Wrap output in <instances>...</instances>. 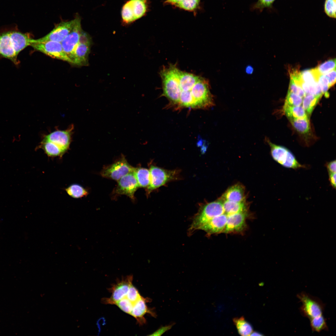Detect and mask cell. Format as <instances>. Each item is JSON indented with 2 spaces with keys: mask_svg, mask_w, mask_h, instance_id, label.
<instances>
[{
  "mask_svg": "<svg viewBox=\"0 0 336 336\" xmlns=\"http://www.w3.org/2000/svg\"><path fill=\"white\" fill-rule=\"evenodd\" d=\"M75 18V22L72 29L61 42L64 52L69 58L78 44L83 31L80 17L77 16Z\"/></svg>",
  "mask_w": 336,
  "mask_h": 336,
  "instance_id": "obj_10",
  "label": "cell"
},
{
  "mask_svg": "<svg viewBox=\"0 0 336 336\" xmlns=\"http://www.w3.org/2000/svg\"><path fill=\"white\" fill-rule=\"evenodd\" d=\"M321 95L306 94L303 98L302 106L307 115H310L322 97Z\"/></svg>",
  "mask_w": 336,
  "mask_h": 336,
  "instance_id": "obj_23",
  "label": "cell"
},
{
  "mask_svg": "<svg viewBox=\"0 0 336 336\" xmlns=\"http://www.w3.org/2000/svg\"><path fill=\"white\" fill-rule=\"evenodd\" d=\"M118 181L115 193L119 195H125L134 199V193L139 186L134 171L124 176Z\"/></svg>",
  "mask_w": 336,
  "mask_h": 336,
  "instance_id": "obj_11",
  "label": "cell"
},
{
  "mask_svg": "<svg viewBox=\"0 0 336 336\" xmlns=\"http://www.w3.org/2000/svg\"><path fill=\"white\" fill-rule=\"evenodd\" d=\"M150 183L147 191L149 193L153 190L161 187L169 181L175 179L177 171L168 170L152 166L150 169Z\"/></svg>",
  "mask_w": 336,
  "mask_h": 336,
  "instance_id": "obj_6",
  "label": "cell"
},
{
  "mask_svg": "<svg viewBox=\"0 0 336 336\" xmlns=\"http://www.w3.org/2000/svg\"><path fill=\"white\" fill-rule=\"evenodd\" d=\"M92 44V39L90 35L83 31L78 44L70 57L72 64L78 66H87Z\"/></svg>",
  "mask_w": 336,
  "mask_h": 336,
  "instance_id": "obj_5",
  "label": "cell"
},
{
  "mask_svg": "<svg viewBox=\"0 0 336 336\" xmlns=\"http://www.w3.org/2000/svg\"><path fill=\"white\" fill-rule=\"evenodd\" d=\"M294 82L297 86L301 87L306 94L321 96L323 95L318 82L313 84H308L301 80Z\"/></svg>",
  "mask_w": 336,
  "mask_h": 336,
  "instance_id": "obj_26",
  "label": "cell"
},
{
  "mask_svg": "<svg viewBox=\"0 0 336 336\" xmlns=\"http://www.w3.org/2000/svg\"><path fill=\"white\" fill-rule=\"evenodd\" d=\"M324 75L328 79L330 87L333 86L336 82V69Z\"/></svg>",
  "mask_w": 336,
  "mask_h": 336,
  "instance_id": "obj_37",
  "label": "cell"
},
{
  "mask_svg": "<svg viewBox=\"0 0 336 336\" xmlns=\"http://www.w3.org/2000/svg\"><path fill=\"white\" fill-rule=\"evenodd\" d=\"M125 313L130 314L134 304L126 296L123 297L115 304Z\"/></svg>",
  "mask_w": 336,
  "mask_h": 336,
  "instance_id": "obj_32",
  "label": "cell"
},
{
  "mask_svg": "<svg viewBox=\"0 0 336 336\" xmlns=\"http://www.w3.org/2000/svg\"><path fill=\"white\" fill-rule=\"evenodd\" d=\"M135 168L128 164L124 157L122 156L112 164L105 167L100 174L104 177L118 181L124 176L134 171Z\"/></svg>",
  "mask_w": 336,
  "mask_h": 336,
  "instance_id": "obj_7",
  "label": "cell"
},
{
  "mask_svg": "<svg viewBox=\"0 0 336 336\" xmlns=\"http://www.w3.org/2000/svg\"><path fill=\"white\" fill-rule=\"evenodd\" d=\"M266 140L271 149V153L273 159L283 167L295 170L306 168L298 161L292 153L286 147L271 142L268 139Z\"/></svg>",
  "mask_w": 336,
  "mask_h": 336,
  "instance_id": "obj_2",
  "label": "cell"
},
{
  "mask_svg": "<svg viewBox=\"0 0 336 336\" xmlns=\"http://www.w3.org/2000/svg\"><path fill=\"white\" fill-rule=\"evenodd\" d=\"M67 194L74 198H79L86 196L87 191L81 185L76 184H72L65 189Z\"/></svg>",
  "mask_w": 336,
  "mask_h": 336,
  "instance_id": "obj_25",
  "label": "cell"
},
{
  "mask_svg": "<svg viewBox=\"0 0 336 336\" xmlns=\"http://www.w3.org/2000/svg\"><path fill=\"white\" fill-rule=\"evenodd\" d=\"M288 91L294 93L303 98L306 95L303 89L297 86L290 79Z\"/></svg>",
  "mask_w": 336,
  "mask_h": 336,
  "instance_id": "obj_36",
  "label": "cell"
},
{
  "mask_svg": "<svg viewBox=\"0 0 336 336\" xmlns=\"http://www.w3.org/2000/svg\"><path fill=\"white\" fill-rule=\"evenodd\" d=\"M283 110L288 119L303 118L308 116L302 106H290L284 105Z\"/></svg>",
  "mask_w": 336,
  "mask_h": 336,
  "instance_id": "obj_22",
  "label": "cell"
},
{
  "mask_svg": "<svg viewBox=\"0 0 336 336\" xmlns=\"http://www.w3.org/2000/svg\"><path fill=\"white\" fill-rule=\"evenodd\" d=\"M18 55L15 51L10 31L0 33V59H8L17 65L20 63L17 59Z\"/></svg>",
  "mask_w": 336,
  "mask_h": 336,
  "instance_id": "obj_12",
  "label": "cell"
},
{
  "mask_svg": "<svg viewBox=\"0 0 336 336\" xmlns=\"http://www.w3.org/2000/svg\"><path fill=\"white\" fill-rule=\"evenodd\" d=\"M335 58L328 60L319 65L316 69L320 74H324L336 69Z\"/></svg>",
  "mask_w": 336,
  "mask_h": 336,
  "instance_id": "obj_29",
  "label": "cell"
},
{
  "mask_svg": "<svg viewBox=\"0 0 336 336\" xmlns=\"http://www.w3.org/2000/svg\"><path fill=\"white\" fill-rule=\"evenodd\" d=\"M172 325L167 326L164 327H162L161 328H160L157 331L153 333L152 334L150 335V336H161V334L165 333L166 331L169 330L170 329Z\"/></svg>",
  "mask_w": 336,
  "mask_h": 336,
  "instance_id": "obj_39",
  "label": "cell"
},
{
  "mask_svg": "<svg viewBox=\"0 0 336 336\" xmlns=\"http://www.w3.org/2000/svg\"><path fill=\"white\" fill-rule=\"evenodd\" d=\"M162 95L169 100V107L196 109L206 96L209 88L208 80L182 71L175 64L164 67L160 72Z\"/></svg>",
  "mask_w": 336,
  "mask_h": 336,
  "instance_id": "obj_1",
  "label": "cell"
},
{
  "mask_svg": "<svg viewBox=\"0 0 336 336\" xmlns=\"http://www.w3.org/2000/svg\"><path fill=\"white\" fill-rule=\"evenodd\" d=\"M253 71V69L251 67L248 66L246 68V72L249 73H251Z\"/></svg>",
  "mask_w": 336,
  "mask_h": 336,
  "instance_id": "obj_42",
  "label": "cell"
},
{
  "mask_svg": "<svg viewBox=\"0 0 336 336\" xmlns=\"http://www.w3.org/2000/svg\"><path fill=\"white\" fill-rule=\"evenodd\" d=\"M275 0H258L252 7L254 10L261 12L264 9L271 7Z\"/></svg>",
  "mask_w": 336,
  "mask_h": 336,
  "instance_id": "obj_34",
  "label": "cell"
},
{
  "mask_svg": "<svg viewBox=\"0 0 336 336\" xmlns=\"http://www.w3.org/2000/svg\"><path fill=\"white\" fill-rule=\"evenodd\" d=\"M125 296L134 304L142 297L137 289L132 284L129 288Z\"/></svg>",
  "mask_w": 336,
  "mask_h": 336,
  "instance_id": "obj_33",
  "label": "cell"
},
{
  "mask_svg": "<svg viewBox=\"0 0 336 336\" xmlns=\"http://www.w3.org/2000/svg\"><path fill=\"white\" fill-rule=\"evenodd\" d=\"M30 46L52 58L72 63L71 59L64 52L61 42L50 40L37 42L33 39Z\"/></svg>",
  "mask_w": 336,
  "mask_h": 336,
  "instance_id": "obj_4",
  "label": "cell"
},
{
  "mask_svg": "<svg viewBox=\"0 0 336 336\" xmlns=\"http://www.w3.org/2000/svg\"><path fill=\"white\" fill-rule=\"evenodd\" d=\"M336 160L327 162L325 164L328 173H336Z\"/></svg>",
  "mask_w": 336,
  "mask_h": 336,
  "instance_id": "obj_38",
  "label": "cell"
},
{
  "mask_svg": "<svg viewBox=\"0 0 336 336\" xmlns=\"http://www.w3.org/2000/svg\"><path fill=\"white\" fill-rule=\"evenodd\" d=\"M135 21L143 17L147 12V0H129L127 1Z\"/></svg>",
  "mask_w": 336,
  "mask_h": 336,
  "instance_id": "obj_17",
  "label": "cell"
},
{
  "mask_svg": "<svg viewBox=\"0 0 336 336\" xmlns=\"http://www.w3.org/2000/svg\"><path fill=\"white\" fill-rule=\"evenodd\" d=\"M310 320V326L312 331L319 332L322 330H328L326 319L323 315L311 318Z\"/></svg>",
  "mask_w": 336,
  "mask_h": 336,
  "instance_id": "obj_28",
  "label": "cell"
},
{
  "mask_svg": "<svg viewBox=\"0 0 336 336\" xmlns=\"http://www.w3.org/2000/svg\"><path fill=\"white\" fill-rule=\"evenodd\" d=\"M336 173H328L329 180L333 188L336 189Z\"/></svg>",
  "mask_w": 336,
  "mask_h": 336,
  "instance_id": "obj_40",
  "label": "cell"
},
{
  "mask_svg": "<svg viewBox=\"0 0 336 336\" xmlns=\"http://www.w3.org/2000/svg\"><path fill=\"white\" fill-rule=\"evenodd\" d=\"M134 172L139 187H148L150 183L149 170L146 168L138 167L135 168Z\"/></svg>",
  "mask_w": 336,
  "mask_h": 336,
  "instance_id": "obj_21",
  "label": "cell"
},
{
  "mask_svg": "<svg viewBox=\"0 0 336 336\" xmlns=\"http://www.w3.org/2000/svg\"><path fill=\"white\" fill-rule=\"evenodd\" d=\"M225 212L230 215L248 211L244 202H236L227 200H221Z\"/></svg>",
  "mask_w": 336,
  "mask_h": 336,
  "instance_id": "obj_19",
  "label": "cell"
},
{
  "mask_svg": "<svg viewBox=\"0 0 336 336\" xmlns=\"http://www.w3.org/2000/svg\"><path fill=\"white\" fill-rule=\"evenodd\" d=\"M10 31V35L14 44L15 51L18 55L25 48L30 46L33 39L28 33H24L16 31Z\"/></svg>",
  "mask_w": 336,
  "mask_h": 336,
  "instance_id": "obj_15",
  "label": "cell"
},
{
  "mask_svg": "<svg viewBox=\"0 0 336 336\" xmlns=\"http://www.w3.org/2000/svg\"><path fill=\"white\" fill-rule=\"evenodd\" d=\"M76 21L75 18L73 20L61 22L57 25L48 34L44 36L35 39L37 42L53 41L61 42L72 29Z\"/></svg>",
  "mask_w": 336,
  "mask_h": 336,
  "instance_id": "obj_9",
  "label": "cell"
},
{
  "mask_svg": "<svg viewBox=\"0 0 336 336\" xmlns=\"http://www.w3.org/2000/svg\"><path fill=\"white\" fill-rule=\"evenodd\" d=\"M289 119L294 128L299 133L305 134L309 131L310 125L308 117Z\"/></svg>",
  "mask_w": 336,
  "mask_h": 336,
  "instance_id": "obj_24",
  "label": "cell"
},
{
  "mask_svg": "<svg viewBox=\"0 0 336 336\" xmlns=\"http://www.w3.org/2000/svg\"><path fill=\"white\" fill-rule=\"evenodd\" d=\"M297 297L302 303L300 310L303 316L310 319L323 315L325 305L319 298L304 292Z\"/></svg>",
  "mask_w": 336,
  "mask_h": 336,
  "instance_id": "obj_3",
  "label": "cell"
},
{
  "mask_svg": "<svg viewBox=\"0 0 336 336\" xmlns=\"http://www.w3.org/2000/svg\"><path fill=\"white\" fill-rule=\"evenodd\" d=\"M133 276H127L118 281L109 289L112 293L110 298L102 299V303L105 304H115L123 297L126 296L130 286L132 284Z\"/></svg>",
  "mask_w": 336,
  "mask_h": 336,
  "instance_id": "obj_8",
  "label": "cell"
},
{
  "mask_svg": "<svg viewBox=\"0 0 336 336\" xmlns=\"http://www.w3.org/2000/svg\"><path fill=\"white\" fill-rule=\"evenodd\" d=\"M318 82L323 94L326 97L328 96V90L330 87L328 79L324 74H320L319 77Z\"/></svg>",
  "mask_w": 336,
  "mask_h": 336,
  "instance_id": "obj_35",
  "label": "cell"
},
{
  "mask_svg": "<svg viewBox=\"0 0 336 336\" xmlns=\"http://www.w3.org/2000/svg\"><path fill=\"white\" fill-rule=\"evenodd\" d=\"M150 300L142 296L134 304L130 315L135 318L139 325H142L146 322L144 317L146 314L148 313L154 317L156 316V313L152 309L148 308L146 305V303L149 302Z\"/></svg>",
  "mask_w": 336,
  "mask_h": 336,
  "instance_id": "obj_14",
  "label": "cell"
},
{
  "mask_svg": "<svg viewBox=\"0 0 336 336\" xmlns=\"http://www.w3.org/2000/svg\"><path fill=\"white\" fill-rule=\"evenodd\" d=\"M233 321L240 335L249 336L253 332L252 326L245 320L243 316L234 318Z\"/></svg>",
  "mask_w": 336,
  "mask_h": 336,
  "instance_id": "obj_20",
  "label": "cell"
},
{
  "mask_svg": "<svg viewBox=\"0 0 336 336\" xmlns=\"http://www.w3.org/2000/svg\"><path fill=\"white\" fill-rule=\"evenodd\" d=\"M73 127L72 125L65 130H56L44 136L43 138L56 144L66 152L72 141Z\"/></svg>",
  "mask_w": 336,
  "mask_h": 336,
  "instance_id": "obj_13",
  "label": "cell"
},
{
  "mask_svg": "<svg viewBox=\"0 0 336 336\" xmlns=\"http://www.w3.org/2000/svg\"><path fill=\"white\" fill-rule=\"evenodd\" d=\"M301 80L308 84H313L318 82L319 77L320 74L316 68L306 69L300 72Z\"/></svg>",
  "mask_w": 336,
  "mask_h": 336,
  "instance_id": "obj_27",
  "label": "cell"
},
{
  "mask_svg": "<svg viewBox=\"0 0 336 336\" xmlns=\"http://www.w3.org/2000/svg\"><path fill=\"white\" fill-rule=\"evenodd\" d=\"M38 147L42 149L47 156L51 157H61L66 152L57 145L44 138Z\"/></svg>",
  "mask_w": 336,
  "mask_h": 336,
  "instance_id": "obj_18",
  "label": "cell"
},
{
  "mask_svg": "<svg viewBox=\"0 0 336 336\" xmlns=\"http://www.w3.org/2000/svg\"><path fill=\"white\" fill-rule=\"evenodd\" d=\"M250 335H251V336H254V335H255V336H263V335H264L262 334L261 333H260L259 332L255 331V332H252L251 333V334H250Z\"/></svg>",
  "mask_w": 336,
  "mask_h": 336,
  "instance_id": "obj_41",
  "label": "cell"
},
{
  "mask_svg": "<svg viewBox=\"0 0 336 336\" xmlns=\"http://www.w3.org/2000/svg\"><path fill=\"white\" fill-rule=\"evenodd\" d=\"M302 98L294 93L288 91L284 105L300 106L302 105Z\"/></svg>",
  "mask_w": 336,
  "mask_h": 336,
  "instance_id": "obj_30",
  "label": "cell"
},
{
  "mask_svg": "<svg viewBox=\"0 0 336 336\" xmlns=\"http://www.w3.org/2000/svg\"><path fill=\"white\" fill-rule=\"evenodd\" d=\"M324 11L329 17L336 18V0H325Z\"/></svg>",
  "mask_w": 336,
  "mask_h": 336,
  "instance_id": "obj_31",
  "label": "cell"
},
{
  "mask_svg": "<svg viewBox=\"0 0 336 336\" xmlns=\"http://www.w3.org/2000/svg\"><path fill=\"white\" fill-rule=\"evenodd\" d=\"M244 191L243 187L239 184L230 187L222 196V200L236 202H244Z\"/></svg>",
  "mask_w": 336,
  "mask_h": 336,
  "instance_id": "obj_16",
  "label": "cell"
}]
</instances>
